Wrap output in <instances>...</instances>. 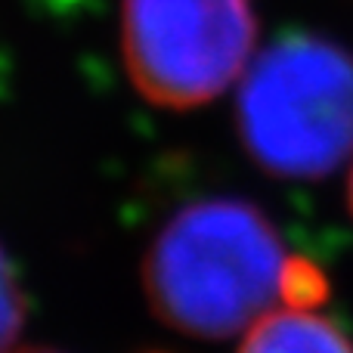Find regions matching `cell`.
Returning <instances> with one entry per match:
<instances>
[{
  "label": "cell",
  "mask_w": 353,
  "mask_h": 353,
  "mask_svg": "<svg viewBox=\"0 0 353 353\" xmlns=\"http://www.w3.org/2000/svg\"><path fill=\"white\" fill-rule=\"evenodd\" d=\"M288 261L261 208L242 199H201L159 230L143 279L161 323L220 341L279 310Z\"/></svg>",
  "instance_id": "obj_1"
},
{
  "label": "cell",
  "mask_w": 353,
  "mask_h": 353,
  "mask_svg": "<svg viewBox=\"0 0 353 353\" xmlns=\"http://www.w3.org/2000/svg\"><path fill=\"white\" fill-rule=\"evenodd\" d=\"M239 137L257 168L313 180L353 155V56L335 41L294 31L245 68Z\"/></svg>",
  "instance_id": "obj_2"
},
{
  "label": "cell",
  "mask_w": 353,
  "mask_h": 353,
  "mask_svg": "<svg viewBox=\"0 0 353 353\" xmlns=\"http://www.w3.org/2000/svg\"><path fill=\"white\" fill-rule=\"evenodd\" d=\"M254 43V0H121L128 78L161 109H195L230 90Z\"/></svg>",
  "instance_id": "obj_3"
},
{
  "label": "cell",
  "mask_w": 353,
  "mask_h": 353,
  "mask_svg": "<svg viewBox=\"0 0 353 353\" xmlns=\"http://www.w3.org/2000/svg\"><path fill=\"white\" fill-rule=\"evenodd\" d=\"M239 353H353V341L319 310L279 307L251 325Z\"/></svg>",
  "instance_id": "obj_4"
},
{
  "label": "cell",
  "mask_w": 353,
  "mask_h": 353,
  "mask_svg": "<svg viewBox=\"0 0 353 353\" xmlns=\"http://www.w3.org/2000/svg\"><path fill=\"white\" fill-rule=\"evenodd\" d=\"M325 276L316 263L307 257H294L285 267V279H282V307L288 310H319L325 301Z\"/></svg>",
  "instance_id": "obj_5"
},
{
  "label": "cell",
  "mask_w": 353,
  "mask_h": 353,
  "mask_svg": "<svg viewBox=\"0 0 353 353\" xmlns=\"http://www.w3.org/2000/svg\"><path fill=\"white\" fill-rule=\"evenodd\" d=\"M22 325H25V294L10 257L0 248V353L16 350Z\"/></svg>",
  "instance_id": "obj_6"
},
{
  "label": "cell",
  "mask_w": 353,
  "mask_h": 353,
  "mask_svg": "<svg viewBox=\"0 0 353 353\" xmlns=\"http://www.w3.org/2000/svg\"><path fill=\"white\" fill-rule=\"evenodd\" d=\"M10 353H59V350H50V347H16Z\"/></svg>",
  "instance_id": "obj_7"
},
{
  "label": "cell",
  "mask_w": 353,
  "mask_h": 353,
  "mask_svg": "<svg viewBox=\"0 0 353 353\" xmlns=\"http://www.w3.org/2000/svg\"><path fill=\"white\" fill-rule=\"evenodd\" d=\"M347 201H350V214H353V171H350V186H347Z\"/></svg>",
  "instance_id": "obj_8"
}]
</instances>
